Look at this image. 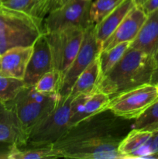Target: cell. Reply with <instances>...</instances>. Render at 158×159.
<instances>
[{
  "label": "cell",
  "mask_w": 158,
  "mask_h": 159,
  "mask_svg": "<svg viewBox=\"0 0 158 159\" xmlns=\"http://www.w3.org/2000/svg\"><path fill=\"white\" fill-rule=\"evenodd\" d=\"M60 99L61 96L58 94L45 102H36L27 99L21 91L13 100L6 104L13 111L20 125L28 135L34 126L56 108Z\"/></svg>",
  "instance_id": "obj_9"
},
{
  "label": "cell",
  "mask_w": 158,
  "mask_h": 159,
  "mask_svg": "<svg viewBox=\"0 0 158 159\" xmlns=\"http://www.w3.org/2000/svg\"><path fill=\"white\" fill-rule=\"evenodd\" d=\"M158 152V131L152 133L145 145L138 152L135 158H146L148 155Z\"/></svg>",
  "instance_id": "obj_27"
},
{
  "label": "cell",
  "mask_w": 158,
  "mask_h": 159,
  "mask_svg": "<svg viewBox=\"0 0 158 159\" xmlns=\"http://www.w3.org/2000/svg\"><path fill=\"white\" fill-rule=\"evenodd\" d=\"M94 24L85 30L81 45L69 68L63 74L59 94L62 98L69 96L71 90L78 76L98 57L102 47L98 42L94 33Z\"/></svg>",
  "instance_id": "obj_8"
},
{
  "label": "cell",
  "mask_w": 158,
  "mask_h": 159,
  "mask_svg": "<svg viewBox=\"0 0 158 159\" xmlns=\"http://www.w3.org/2000/svg\"><path fill=\"white\" fill-rule=\"evenodd\" d=\"M41 0H6L0 3L3 7L26 12L33 16L36 8Z\"/></svg>",
  "instance_id": "obj_25"
},
{
  "label": "cell",
  "mask_w": 158,
  "mask_h": 159,
  "mask_svg": "<svg viewBox=\"0 0 158 159\" xmlns=\"http://www.w3.org/2000/svg\"><path fill=\"white\" fill-rule=\"evenodd\" d=\"M5 1H6V0H0V3L2 2H5Z\"/></svg>",
  "instance_id": "obj_31"
},
{
  "label": "cell",
  "mask_w": 158,
  "mask_h": 159,
  "mask_svg": "<svg viewBox=\"0 0 158 159\" xmlns=\"http://www.w3.org/2000/svg\"><path fill=\"white\" fill-rule=\"evenodd\" d=\"M147 15L135 6L109 37L102 43V50H108L122 42H132L137 36Z\"/></svg>",
  "instance_id": "obj_12"
},
{
  "label": "cell",
  "mask_w": 158,
  "mask_h": 159,
  "mask_svg": "<svg viewBox=\"0 0 158 159\" xmlns=\"http://www.w3.org/2000/svg\"><path fill=\"white\" fill-rule=\"evenodd\" d=\"M132 127L129 120L118 117L106 110L70 127L52 146L58 151L74 144L121 142Z\"/></svg>",
  "instance_id": "obj_2"
},
{
  "label": "cell",
  "mask_w": 158,
  "mask_h": 159,
  "mask_svg": "<svg viewBox=\"0 0 158 159\" xmlns=\"http://www.w3.org/2000/svg\"><path fill=\"white\" fill-rule=\"evenodd\" d=\"M62 79L63 73L55 68H51L50 71L43 75L33 87L37 92L42 93H59Z\"/></svg>",
  "instance_id": "obj_21"
},
{
  "label": "cell",
  "mask_w": 158,
  "mask_h": 159,
  "mask_svg": "<svg viewBox=\"0 0 158 159\" xmlns=\"http://www.w3.org/2000/svg\"><path fill=\"white\" fill-rule=\"evenodd\" d=\"M85 29L76 26L45 34L52 56L53 68L65 72L81 45Z\"/></svg>",
  "instance_id": "obj_6"
},
{
  "label": "cell",
  "mask_w": 158,
  "mask_h": 159,
  "mask_svg": "<svg viewBox=\"0 0 158 159\" xmlns=\"http://www.w3.org/2000/svg\"><path fill=\"white\" fill-rule=\"evenodd\" d=\"M68 1V0H42L35 9L33 16L43 20L48 14L61 7Z\"/></svg>",
  "instance_id": "obj_26"
},
{
  "label": "cell",
  "mask_w": 158,
  "mask_h": 159,
  "mask_svg": "<svg viewBox=\"0 0 158 159\" xmlns=\"http://www.w3.org/2000/svg\"><path fill=\"white\" fill-rule=\"evenodd\" d=\"M60 158L59 152L53 146L20 148L15 144L9 145V159H42Z\"/></svg>",
  "instance_id": "obj_19"
},
{
  "label": "cell",
  "mask_w": 158,
  "mask_h": 159,
  "mask_svg": "<svg viewBox=\"0 0 158 159\" xmlns=\"http://www.w3.org/2000/svg\"><path fill=\"white\" fill-rule=\"evenodd\" d=\"M135 6L134 0H123L102 21L94 26L96 39L101 47Z\"/></svg>",
  "instance_id": "obj_16"
},
{
  "label": "cell",
  "mask_w": 158,
  "mask_h": 159,
  "mask_svg": "<svg viewBox=\"0 0 158 159\" xmlns=\"http://www.w3.org/2000/svg\"><path fill=\"white\" fill-rule=\"evenodd\" d=\"M28 135L12 110L0 102V143L15 144L20 148L27 144Z\"/></svg>",
  "instance_id": "obj_14"
},
{
  "label": "cell",
  "mask_w": 158,
  "mask_h": 159,
  "mask_svg": "<svg viewBox=\"0 0 158 159\" xmlns=\"http://www.w3.org/2000/svg\"><path fill=\"white\" fill-rule=\"evenodd\" d=\"M129 48L154 57L158 51V9L147 15L137 36L130 43Z\"/></svg>",
  "instance_id": "obj_15"
},
{
  "label": "cell",
  "mask_w": 158,
  "mask_h": 159,
  "mask_svg": "<svg viewBox=\"0 0 158 159\" xmlns=\"http://www.w3.org/2000/svg\"><path fill=\"white\" fill-rule=\"evenodd\" d=\"M152 133L132 128L119 143L118 151L122 158H135L136 154L145 145Z\"/></svg>",
  "instance_id": "obj_18"
},
{
  "label": "cell",
  "mask_w": 158,
  "mask_h": 159,
  "mask_svg": "<svg viewBox=\"0 0 158 159\" xmlns=\"http://www.w3.org/2000/svg\"><path fill=\"white\" fill-rule=\"evenodd\" d=\"M72 99L71 96L61 97L56 108L31 129L25 148L51 146L64 134L70 128Z\"/></svg>",
  "instance_id": "obj_4"
},
{
  "label": "cell",
  "mask_w": 158,
  "mask_h": 159,
  "mask_svg": "<svg viewBox=\"0 0 158 159\" xmlns=\"http://www.w3.org/2000/svg\"><path fill=\"white\" fill-rule=\"evenodd\" d=\"M91 0H68L43 19L44 34L76 26L86 29L92 24L89 16Z\"/></svg>",
  "instance_id": "obj_7"
},
{
  "label": "cell",
  "mask_w": 158,
  "mask_h": 159,
  "mask_svg": "<svg viewBox=\"0 0 158 159\" xmlns=\"http://www.w3.org/2000/svg\"><path fill=\"white\" fill-rule=\"evenodd\" d=\"M131 42H122L108 50L99 52L98 58L100 67V79L105 75L121 58L130 47Z\"/></svg>",
  "instance_id": "obj_20"
},
{
  "label": "cell",
  "mask_w": 158,
  "mask_h": 159,
  "mask_svg": "<svg viewBox=\"0 0 158 159\" xmlns=\"http://www.w3.org/2000/svg\"><path fill=\"white\" fill-rule=\"evenodd\" d=\"M53 68L52 56L47 38L43 34L33 43L32 55L25 73L24 82L26 87H33L43 75Z\"/></svg>",
  "instance_id": "obj_10"
},
{
  "label": "cell",
  "mask_w": 158,
  "mask_h": 159,
  "mask_svg": "<svg viewBox=\"0 0 158 159\" xmlns=\"http://www.w3.org/2000/svg\"><path fill=\"white\" fill-rule=\"evenodd\" d=\"M99 79L100 67L97 57L78 76L68 96L74 98L80 95H89L94 93Z\"/></svg>",
  "instance_id": "obj_17"
},
{
  "label": "cell",
  "mask_w": 158,
  "mask_h": 159,
  "mask_svg": "<svg viewBox=\"0 0 158 159\" xmlns=\"http://www.w3.org/2000/svg\"><path fill=\"white\" fill-rule=\"evenodd\" d=\"M136 6L140 8L147 15L158 9V0H134Z\"/></svg>",
  "instance_id": "obj_28"
},
{
  "label": "cell",
  "mask_w": 158,
  "mask_h": 159,
  "mask_svg": "<svg viewBox=\"0 0 158 159\" xmlns=\"http://www.w3.org/2000/svg\"><path fill=\"white\" fill-rule=\"evenodd\" d=\"M25 87L23 80L0 76V102L6 103L13 100Z\"/></svg>",
  "instance_id": "obj_23"
},
{
  "label": "cell",
  "mask_w": 158,
  "mask_h": 159,
  "mask_svg": "<svg viewBox=\"0 0 158 159\" xmlns=\"http://www.w3.org/2000/svg\"><path fill=\"white\" fill-rule=\"evenodd\" d=\"M43 20L0 5V54L15 47L32 46L44 34Z\"/></svg>",
  "instance_id": "obj_3"
},
{
  "label": "cell",
  "mask_w": 158,
  "mask_h": 159,
  "mask_svg": "<svg viewBox=\"0 0 158 159\" xmlns=\"http://www.w3.org/2000/svg\"><path fill=\"white\" fill-rule=\"evenodd\" d=\"M33 45L15 47L0 54V76L23 80Z\"/></svg>",
  "instance_id": "obj_13"
},
{
  "label": "cell",
  "mask_w": 158,
  "mask_h": 159,
  "mask_svg": "<svg viewBox=\"0 0 158 159\" xmlns=\"http://www.w3.org/2000/svg\"><path fill=\"white\" fill-rule=\"evenodd\" d=\"M156 85V89H157V91H158V82H156V85Z\"/></svg>",
  "instance_id": "obj_30"
},
{
  "label": "cell",
  "mask_w": 158,
  "mask_h": 159,
  "mask_svg": "<svg viewBox=\"0 0 158 159\" xmlns=\"http://www.w3.org/2000/svg\"><path fill=\"white\" fill-rule=\"evenodd\" d=\"M156 69L153 56L129 48L122 58L99 81L95 92L112 96L151 83Z\"/></svg>",
  "instance_id": "obj_1"
},
{
  "label": "cell",
  "mask_w": 158,
  "mask_h": 159,
  "mask_svg": "<svg viewBox=\"0 0 158 159\" xmlns=\"http://www.w3.org/2000/svg\"><path fill=\"white\" fill-rule=\"evenodd\" d=\"M155 61H156V69H155L154 73H153V78H152L151 84L153 85H156V82H158V51L156 54L154 56Z\"/></svg>",
  "instance_id": "obj_29"
},
{
  "label": "cell",
  "mask_w": 158,
  "mask_h": 159,
  "mask_svg": "<svg viewBox=\"0 0 158 159\" xmlns=\"http://www.w3.org/2000/svg\"><path fill=\"white\" fill-rule=\"evenodd\" d=\"M157 100L156 85L145 84L110 96L107 110L118 117L134 120Z\"/></svg>",
  "instance_id": "obj_5"
},
{
  "label": "cell",
  "mask_w": 158,
  "mask_h": 159,
  "mask_svg": "<svg viewBox=\"0 0 158 159\" xmlns=\"http://www.w3.org/2000/svg\"><path fill=\"white\" fill-rule=\"evenodd\" d=\"M109 100L110 96L101 92L73 98L71 103L70 127L106 110Z\"/></svg>",
  "instance_id": "obj_11"
},
{
  "label": "cell",
  "mask_w": 158,
  "mask_h": 159,
  "mask_svg": "<svg viewBox=\"0 0 158 159\" xmlns=\"http://www.w3.org/2000/svg\"><path fill=\"white\" fill-rule=\"evenodd\" d=\"M132 128L150 133L158 131V100L134 120Z\"/></svg>",
  "instance_id": "obj_22"
},
{
  "label": "cell",
  "mask_w": 158,
  "mask_h": 159,
  "mask_svg": "<svg viewBox=\"0 0 158 159\" xmlns=\"http://www.w3.org/2000/svg\"><path fill=\"white\" fill-rule=\"evenodd\" d=\"M123 0H93L89 9L91 23L96 25Z\"/></svg>",
  "instance_id": "obj_24"
}]
</instances>
